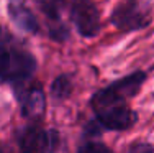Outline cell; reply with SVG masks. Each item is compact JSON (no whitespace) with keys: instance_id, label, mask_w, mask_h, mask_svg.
Segmentation results:
<instances>
[{"instance_id":"obj_1","label":"cell","mask_w":154,"mask_h":153,"mask_svg":"<svg viewBox=\"0 0 154 153\" xmlns=\"http://www.w3.org/2000/svg\"><path fill=\"white\" fill-rule=\"evenodd\" d=\"M144 79V72L136 71L95 92L92 109L102 127L108 130H128L136 123L138 115L128 105V99L139 92Z\"/></svg>"},{"instance_id":"obj_2","label":"cell","mask_w":154,"mask_h":153,"mask_svg":"<svg viewBox=\"0 0 154 153\" xmlns=\"http://www.w3.org/2000/svg\"><path fill=\"white\" fill-rule=\"evenodd\" d=\"M36 71V59L30 51L0 28V81L21 84Z\"/></svg>"},{"instance_id":"obj_3","label":"cell","mask_w":154,"mask_h":153,"mask_svg":"<svg viewBox=\"0 0 154 153\" xmlns=\"http://www.w3.org/2000/svg\"><path fill=\"white\" fill-rule=\"evenodd\" d=\"M110 21L122 31H133L148 27L151 17L141 0H123L112 12Z\"/></svg>"},{"instance_id":"obj_4","label":"cell","mask_w":154,"mask_h":153,"mask_svg":"<svg viewBox=\"0 0 154 153\" xmlns=\"http://www.w3.org/2000/svg\"><path fill=\"white\" fill-rule=\"evenodd\" d=\"M71 18L82 36L92 38L100 31V13L94 0H72Z\"/></svg>"},{"instance_id":"obj_5","label":"cell","mask_w":154,"mask_h":153,"mask_svg":"<svg viewBox=\"0 0 154 153\" xmlns=\"http://www.w3.org/2000/svg\"><path fill=\"white\" fill-rule=\"evenodd\" d=\"M18 143L23 153H51L57 145V133L41 127H28L21 132Z\"/></svg>"},{"instance_id":"obj_6","label":"cell","mask_w":154,"mask_h":153,"mask_svg":"<svg viewBox=\"0 0 154 153\" xmlns=\"http://www.w3.org/2000/svg\"><path fill=\"white\" fill-rule=\"evenodd\" d=\"M21 112L30 120H41L46 110V97L41 86H31L23 91L20 96Z\"/></svg>"},{"instance_id":"obj_7","label":"cell","mask_w":154,"mask_h":153,"mask_svg":"<svg viewBox=\"0 0 154 153\" xmlns=\"http://www.w3.org/2000/svg\"><path fill=\"white\" fill-rule=\"evenodd\" d=\"M8 15L18 28L28 31V33H36L39 30V23L36 20L35 13L28 8V5L23 0H10L8 2Z\"/></svg>"},{"instance_id":"obj_8","label":"cell","mask_w":154,"mask_h":153,"mask_svg":"<svg viewBox=\"0 0 154 153\" xmlns=\"http://www.w3.org/2000/svg\"><path fill=\"white\" fill-rule=\"evenodd\" d=\"M36 3L48 18H51L53 21H59L61 12L64 8V0H36Z\"/></svg>"},{"instance_id":"obj_9","label":"cell","mask_w":154,"mask_h":153,"mask_svg":"<svg viewBox=\"0 0 154 153\" xmlns=\"http://www.w3.org/2000/svg\"><path fill=\"white\" fill-rule=\"evenodd\" d=\"M71 91H72V82L67 76H59L53 82V87H51V94L56 99H66V97H69Z\"/></svg>"},{"instance_id":"obj_10","label":"cell","mask_w":154,"mask_h":153,"mask_svg":"<svg viewBox=\"0 0 154 153\" xmlns=\"http://www.w3.org/2000/svg\"><path fill=\"white\" fill-rule=\"evenodd\" d=\"M77 153H113L107 145L100 143V142H87L79 148Z\"/></svg>"},{"instance_id":"obj_11","label":"cell","mask_w":154,"mask_h":153,"mask_svg":"<svg viewBox=\"0 0 154 153\" xmlns=\"http://www.w3.org/2000/svg\"><path fill=\"white\" fill-rule=\"evenodd\" d=\"M128 153H154V148L149 143L138 142V143L131 145V147L128 148Z\"/></svg>"}]
</instances>
